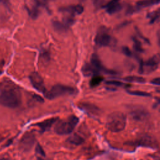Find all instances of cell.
I'll list each match as a JSON object with an SVG mask.
<instances>
[{"instance_id": "obj_1", "label": "cell", "mask_w": 160, "mask_h": 160, "mask_svg": "<svg viewBox=\"0 0 160 160\" xmlns=\"http://www.w3.org/2000/svg\"><path fill=\"white\" fill-rule=\"evenodd\" d=\"M21 102L20 88L9 79L0 81V104L10 108H15Z\"/></svg>"}, {"instance_id": "obj_30", "label": "cell", "mask_w": 160, "mask_h": 160, "mask_svg": "<svg viewBox=\"0 0 160 160\" xmlns=\"http://www.w3.org/2000/svg\"><path fill=\"white\" fill-rule=\"evenodd\" d=\"M135 29H136V30L137 34L139 35V36L140 37V38H141V39H143V41H145V42H146L147 44H150V41H149V40L147 38L144 37V36L141 34V31H139V29L137 27H136V28H135Z\"/></svg>"}, {"instance_id": "obj_4", "label": "cell", "mask_w": 160, "mask_h": 160, "mask_svg": "<svg viewBox=\"0 0 160 160\" xmlns=\"http://www.w3.org/2000/svg\"><path fill=\"white\" fill-rule=\"evenodd\" d=\"M76 92V89L72 87L57 84L52 86L51 89L46 91L44 96L49 99H52L64 95H71Z\"/></svg>"}, {"instance_id": "obj_38", "label": "cell", "mask_w": 160, "mask_h": 160, "mask_svg": "<svg viewBox=\"0 0 160 160\" xmlns=\"http://www.w3.org/2000/svg\"><path fill=\"white\" fill-rule=\"evenodd\" d=\"M0 160H9V159H8L7 158H1L0 159Z\"/></svg>"}, {"instance_id": "obj_3", "label": "cell", "mask_w": 160, "mask_h": 160, "mask_svg": "<svg viewBox=\"0 0 160 160\" xmlns=\"http://www.w3.org/2000/svg\"><path fill=\"white\" fill-rule=\"evenodd\" d=\"M79 122V118L72 115L65 119L56 122L54 126V131L59 135H66L71 133L77 126Z\"/></svg>"}, {"instance_id": "obj_19", "label": "cell", "mask_w": 160, "mask_h": 160, "mask_svg": "<svg viewBox=\"0 0 160 160\" xmlns=\"http://www.w3.org/2000/svg\"><path fill=\"white\" fill-rule=\"evenodd\" d=\"M124 81L129 82H138V83H144L146 80L142 78L140 76H127L125 78Z\"/></svg>"}, {"instance_id": "obj_31", "label": "cell", "mask_w": 160, "mask_h": 160, "mask_svg": "<svg viewBox=\"0 0 160 160\" xmlns=\"http://www.w3.org/2000/svg\"><path fill=\"white\" fill-rule=\"evenodd\" d=\"M104 0H93V4L94 7L98 9L102 6Z\"/></svg>"}, {"instance_id": "obj_26", "label": "cell", "mask_w": 160, "mask_h": 160, "mask_svg": "<svg viewBox=\"0 0 160 160\" xmlns=\"http://www.w3.org/2000/svg\"><path fill=\"white\" fill-rule=\"evenodd\" d=\"M139 10H140V9H139L136 6H132L129 5L128 6V8H126V14H127V15H131V14L138 12Z\"/></svg>"}, {"instance_id": "obj_23", "label": "cell", "mask_w": 160, "mask_h": 160, "mask_svg": "<svg viewBox=\"0 0 160 160\" xmlns=\"http://www.w3.org/2000/svg\"><path fill=\"white\" fill-rule=\"evenodd\" d=\"M152 5H154V3L152 0H141L136 2V6L140 9L141 8L149 7Z\"/></svg>"}, {"instance_id": "obj_28", "label": "cell", "mask_w": 160, "mask_h": 160, "mask_svg": "<svg viewBox=\"0 0 160 160\" xmlns=\"http://www.w3.org/2000/svg\"><path fill=\"white\" fill-rule=\"evenodd\" d=\"M74 9L76 14H81L84 12V7L81 4L74 6Z\"/></svg>"}, {"instance_id": "obj_20", "label": "cell", "mask_w": 160, "mask_h": 160, "mask_svg": "<svg viewBox=\"0 0 160 160\" xmlns=\"http://www.w3.org/2000/svg\"><path fill=\"white\" fill-rule=\"evenodd\" d=\"M132 40L133 41V48L135 51L141 53L144 52V49L142 47L141 42L138 39V38L136 36L132 37Z\"/></svg>"}, {"instance_id": "obj_8", "label": "cell", "mask_w": 160, "mask_h": 160, "mask_svg": "<svg viewBox=\"0 0 160 160\" xmlns=\"http://www.w3.org/2000/svg\"><path fill=\"white\" fill-rule=\"evenodd\" d=\"M30 81L32 85V86L39 92H42V94H45L46 92V89L45 88V86L44 84V81L42 77L36 72H34L31 74L29 76Z\"/></svg>"}, {"instance_id": "obj_33", "label": "cell", "mask_w": 160, "mask_h": 160, "mask_svg": "<svg viewBox=\"0 0 160 160\" xmlns=\"http://www.w3.org/2000/svg\"><path fill=\"white\" fill-rule=\"evenodd\" d=\"M36 151H37L38 153L41 154L42 156H45L44 152L42 148H41V146L39 144H38V146H37V147H36Z\"/></svg>"}, {"instance_id": "obj_17", "label": "cell", "mask_w": 160, "mask_h": 160, "mask_svg": "<svg viewBox=\"0 0 160 160\" xmlns=\"http://www.w3.org/2000/svg\"><path fill=\"white\" fill-rule=\"evenodd\" d=\"M26 9L27 11L28 12L29 15L31 17V18H32L34 19H36L39 16V15L40 14V11L39 10L38 6H37L35 4H34V6H32L31 8H29V7L26 6Z\"/></svg>"}, {"instance_id": "obj_35", "label": "cell", "mask_w": 160, "mask_h": 160, "mask_svg": "<svg viewBox=\"0 0 160 160\" xmlns=\"http://www.w3.org/2000/svg\"><path fill=\"white\" fill-rule=\"evenodd\" d=\"M151 82L152 84H155V85H158V86H159V84H160L159 78V77H158V78H155V79H153L151 81Z\"/></svg>"}, {"instance_id": "obj_36", "label": "cell", "mask_w": 160, "mask_h": 160, "mask_svg": "<svg viewBox=\"0 0 160 160\" xmlns=\"http://www.w3.org/2000/svg\"><path fill=\"white\" fill-rule=\"evenodd\" d=\"M152 1L153 2L154 4H158L159 3V1H160V0H152Z\"/></svg>"}, {"instance_id": "obj_13", "label": "cell", "mask_w": 160, "mask_h": 160, "mask_svg": "<svg viewBox=\"0 0 160 160\" xmlns=\"http://www.w3.org/2000/svg\"><path fill=\"white\" fill-rule=\"evenodd\" d=\"M52 26L54 31L60 33L67 32L69 29V27L67 26L63 22H61L58 20H53L52 21Z\"/></svg>"}, {"instance_id": "obj_6", "label": "cell", "mask_w": 160, "mask_h": 160, "mask_svg": "<svg viewBox=\"0 0 160 160\" xmlns=\"http://www.w3.org/2000/svg\"><path fill=\"white\" fill-rule=\"evenodd\" d=\"M94 41L97 46L100 47H105L110 46L112 41V39L111 35L108 33L106 28H104L103 30H100L97 34L94 39Z\"/></svg>"}, {"instance_id": "obj_9", "label": "cell", "mask_w": 160, "mask_h": 160, "mask_svg": "<svg viewBox=\"0 0 160 160\" xmlns=\"http://www.w3.org/2000/svg\"><path fill=\"white\" fill-rule=\"evenodd\" d=\"M134 144H138V146L154 148H156L158 146L156 140L154 138L148 134H144L141 136L136 141L134 142Z\"/></svg>"}, {"instance_id": "obj_37", "label": "cell", "mask_w": 160, "mask_h": 160, "mask_svg": "<svg viewBox=\"0 0 160 160\" xmlns=\"http://www.w3.org/2000/svg\"><path fill=\"white\" fill-rule=\"evenodd\" d=\"M37 160H44L42 158H41V157H38V158H37Z\"/></svg>"}, {"instance_id": "obj_34", "label": "cell", "mask_w": 160, "mask_h": 160, "mask_svg": "<svg viewBox=\"0 0 160 160\" xmlns=\"http://www.w3.org/2000/svg\"><path fill=\"white\" fill-rule=\"evenodd\" d=\"M131 23V22L130 21H124V22H122L121 24H120L119 25H118V27H117V28L119 29H121V28H123V27H124V26H127V25H128L129 24H130Z\"/></svg>"}, {"instance_id": "obj_29", "label": "cell", "mask_w": 160, "mask_h": 160, "mask_svg": "<svg viewBox=\"0 0 160 160\" xmlns=\"http://www.w3.org/2000/svg\"><path fill=\"white\" fill-rule=\"evenodd\" d=\"M122 52L128 57H131L132 56V52H131L130 49L127 46H123L122 48Z\"/></svg>"}, {"instance_id": "obj_21", "label": "cell", "mask_w": 160, "mask_h": 160, "mask_svg": "<svg viewBox=\"0 0 160 160\" xmlns=\"http://www.w3.org/2000/svg\"><path fill=\"white\" fill-rule=\"evenodd\" d=\"M103 79H104V78L102 76H99V74L94 75L91 78L89 84H90L91 87H92V88L96 87V86H98L103 81Z\"/></svg>"}, {"instance_id": "obj_14", "label": "cell", "mask_w": 160, "mask_h": 160, "mask_svg": "<svg viewBox=\"0 0 160 160\" xmlns=\"http://www.w3.org/2000/svg\"><path fill=\"white\" fill-rule=\"evenodd\" d=\"M105 84L106 85V88L110 91H115L118 88L122 86H129V85H126L124 84L123 82H121L120 81H116V80H109V81H106L105 82Z\"/></svg>"}, {"instance_id": "obj_2", "label": "cell", "mask_w": 160, "mask_h": 160, "mask_svg": "<svg viewBox=\"0 0 160 160\" xmlns=\"http://www.w3.org/2000/svg\"><path fill=\"white\" fill-rule=\"evenodd\" d=\"M126 124V118L121 112H113L106 119V128L111 131L117 132L122 131Z\"/></svg>"}, {"instance_id": "obj_11", "label": "cell", "mask_w": 160, "mask_h": 160, "mask_svg": "<svg viewBox=\"0 0 160 160\" xmlns=\"http://www.w3.org/2000/svg\"><path fill=\"white\" fill-rule=\"evenodd\" d=\"M58 118H51L47 119H45L41 122H39L36 124V126H38L41 132H45L51 129V128L53 126L54 124L58 121Z\"/></svg>"}, {"instance_id": "obj_22", "label": "cell", "mask_w": 160, "mask_h": 160, "mask_svg": "<svg viewBox=\"0 0 160 160\" xmlns=\"http://www.w3.org/2000/svg\"><path fill=\"white\" fill-rule=\"evenodd\" d=\"M148 17L149 18V23L151 24H154L159 17V10L158 9L156 11L152 12L151 13L148 14Z\"/></svg>"}, {"instance_id": "obj_18", "label": "cell", "mask_w": 160, "mask_h": 160, "mask_svg": "<svg viewBox=\"0 0 160 160\" xmlns=\"http://www.w3.org/2000/svg\"><path fill=\"white\" fill-rule=\"evenodd\" d=\"M82 72L85 76L96 75L90 63H86L82 68Z\"/></svg>"}, {"instance_id": "obj_5", "label": "cell", "mask_w": 160, "mask_h": 160, "mask_svg": "<svg viewBox=\"0 0 160 160\" xmlns=\"http://www.w3.org/2000/svg\"><path fill=\"white\" fill-rule=\"evenodd\" d=\"M159 54H156L146 61L139 59V72L141 74H149L156 71L159 64Z\"/></svg>"}, {"instance_id": "obj_16", "label": "cell", "mask_w": 160, "mask_h": 160, "mask_svg": "<svg viewBox=\"0 0 160 160\" xmlns=\"http://www.w3.org/2000/svg\"><path fill=\"white\" fill-rule=\"evenodd\" d=\"M122 5L119 2L118 3H116L113 5H111L108 7L107 8H106V12L109 14L112 15L120 11L122 9Z\"/></svg>"}, {"instance_id": "obj_25", "label": "cell", "mask_w": 160, "mask_h": 160, "mask_svg": "<svg viewBox=\"0 0 160 160\" xmlns=\"http://www.w3.org/2000/svg\"><path fill=\"white\" fill-rule=\"evenodd\" d=\"M127 92L132 94V95H135V96H144V97H148V96H151V94L147 92H144V91H130V90H127Z\"/></svg>"}, {"instance_id": "obj_10", "label": "cell", "mask_w": 160, "mask_h": 160, "mask_svg": "<svg viewBox=\"0 0 160 160\" xmlns=\"http://www.w3.org/2000/svg\"><path fill=\"white\" fill-rule=\"evenodd\" d=\"M34 142L35 137L34 134L32 132H26L21 140V148L24 151H29L33 146Z\"/></svg>"}, {"instance_id": "obj_27", "label": "cell", "mask_w": 160, "mask_h": 160, "mask_svg": "<svg viewBox=\"0 0 160 160\" xmlns=\"http://www.w3.org/2000/svg\"><path fill=\"white\" fill-rule=\"evenodd\" d=\"M40 58H41V61L43 63H46V62H48L50 59V55H49V52L47 51H44L42 52L41 53Z\"/></svg>"}, {"instance_id": "obj_15", "label": "cell", "mask_w": 160, "mask_h": 160, "mask_svg": "<svg viewBox=\"0 0 160 160\" xmlns=\"http://www.w3.org/2000/svg\"><path fill=\"white\" fill-rule=\"evenodd\" d=\"M84 139L78 134H72V136L69 137V138L67 140V141L69 144L76 145V146L82 144L84 142Z\"/></svg>"}, {"instance_id": "obj_12", "label": "cell", "mask_w": 160, "mask_h": 160, "mask_svg": "<svg viewBox=\"0 0 160 160\" xmlns=\"http://www.w3.org/2000/svg\"><path fill=\"white\" fill-rule=\"evenodd\" d=\"M79 108L86 111L88 113H89L91 115H96L99 112V108L92 104L82 103L81 105H79Z\"/></svg>"}, {"instance_id": "obj_32", "label": "cell", "mask_w": 160, "mask_h": 160, "mask_svg": "<svg viewBox=\"0 0 160 160\" xmlns=\"http://www.w3.org/2000/svg\"><path fill=\"white\" fill-rule=\"evenodd\" d=\"M119 1H120V0H111V1H109L108 2H107L105 5L102 6V8H107L108 7H109V6H111V5H113V4H116V3H118V2H119Z\"/></svg>"}, {"instance_id": "obj_7", "label": "cell", "mask_w": 160, "mask_h": 160, "mask_svg": "<svg viewBox=\"0 0 160 160\" xmlns=\"http://www.w3.org/2000/svg\"><path fill=\"white\" fill-rule=\"evenodd\" d=\"M129 113L133 119L139 121H144L149 116V112L146 109L140 106H135L134 107L131 108Z\"/></svg>"}, {"instance_id": "obj_24", "label": "cell", "mask_w": 160, "mask_h": 160, "mask_svg": "<svg viewBox=\"0 0 160 160\" xmlns=\"http://www.w3.org/2000/svg\"><path fill=\"white\" fill-rule=\"evenodd\" d=\"M62 22L66 25L68 27H70V26H72L74 24L75 22V19L74 18L73 16L69 15L68 16H65L64 18H63V20H62Z\"/></svg>"}]
</instances>
